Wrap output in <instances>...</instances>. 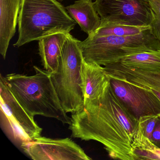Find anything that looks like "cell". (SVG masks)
I'll return each instance as SVG.
<instances>
[{
	"label": "cell",
	"instance_id": "1",
	"mask_svg": "<svg viewBox=\"0 0 160 160\" xmlns=\"http://www.w3.org/2000/svg\"><path fill=\"white\" fill-rule=\"evenodd\" d=\"M69 129L75 138L102 144L112 159L135 160L128 133L98 99L85 102L72 114Z\"/></svg>",
	"mask_w": 160,
	"mask_h": 160
},
{
	"label": "cell",
	"instance_id": "2",
	"mask_svg": "<svg viewBox=\"0 0 160 160\" xmlns=\"http://www.w3.org/2000/svg\"><path fill=\"white\" fill-rule=\"evenodd\" d=\"M33 69L35 73L32 75L11 73L4 77L12 93L31 117L43 116L70 125L71 118L62 106L51 73L36 66Z\"/></svg>",
	"mask_w": 160,
	"mask_h": 160
},
{
	"label": "cell",
	"instance_id": "3",
	"mask_svg": "<svg viewBox=\"0 0 160 160\" xmlns=\"http://www.w3.org/2000/svg\"><path fill=\"white\" fill-rule=\"evenodd\" d=\"M77 23L58 0H21L17 47L55 33H70Z\"/></svg>",
	"mask_w": 160,
	"mask_h": 160
},
{
	"label": "cell",
	"instance_id": "4",
	"mask_svg": "<svg viewBox=\"0 0 160 160\" xmlns=\"http://www.w3.org/2000/svg\"><path fill=\"white\" fill-rule=\"evenodd\" d=\"M80 45L85 61L104 66L132 54L160 50L151 28L131 36L89 35Z\"/></svg>",
	"mask_w": 160,
	"mask_h": 160
},
{
	"label": "cell",
	"instance_id": "5",
	"mask_svg": "<svg viewBox=\"0 0 160 160\" xmlns=\"http://www.w3.org/2000/svg\"><path fill=\"white\" fill-rule=\"evenodd\" d=\"M80 42L69 33L62 48L58 68L51 74L54 88L67 113H75L84 105L81 75L84 59Z\"/></svg>",
	"mask_w": 160,
	"mask_h": 160
},
{
	"label": "cell",
	"instance_id": "6",
	"mask_svg": "<svg viewBox=\"0 0 160 160\" xmlns=\"http://www.w3.org/2000/svg\"><path fill=\"white\" fill-rule=\"evenodd\" d=\"M1 123L11 140L19 145L42 136V129L18 102L5 77L0 76Z\"/></svg>",
	"mask_w": 160,
	"mask_h": 160
},
{
	"label": "cell",
	"instance_id": "7",
	"mask_svg": "<svg viewBox=\"0 0 160 160\" xmlns=\"http://www.w3.org/2000/svg\"><path fill=\"white\" fill-rule=\"evenodd\" d=\"M94 4L101 18L100 27H149L153 20L149 0H95Z\"/></svg>",
	"mask_w": 160,
	"mask_h": 160
},
{
	"label": "cell",
	"instance_id": "8",
	"mask_svg": "<svg viewBox=\"0 0 160 160\" xmlns=\"http://www.w3.org/2000/svg\"><path fill=\"white\" fill-rule=\"evenodd\" d=\"M109 77L113 93L135 118L138 120L144 116L160 115V100L151 91L125 80Z\"/></svg>",
	"mask_w": 160,
	"mask_h": 160
},
{
	"label": "cell",
	"instance_id": "9",
	"mask_svg": "<svg viewBox=\"0 0 160 160\" xmlns=\"http://www.w3.org/2000/svg\"><path fill=\"white\" fill-rule=\"evenodd\" d=\"M21 148L34 160H90L84 150L70 138H51L41 136L23 143Z\"/></svg>",
	"mask_w": 160,
	"mask_h": 160
},
{
	"label": "cell",
	"instance_id": "10",
	"mask_svg": "<svg viewBox=\"0 0 160 160\" xmlns=\"http://www.w3.org/2000/svg\"><path fill=\"white\" fill-rule=\"evenodd\" d=\"M104 67L110 76L149 90L160 100V72L131 69L117 62L107 64Z\"/></svg>",
	"mask_w": 160,
	"mask_h": 160
},
{
	"label": "cell",
	"instance_id": "11",
	"mask_svg": "<svg viewBox=\"0 0 160 160\" xmlns=\"http://www.w3.org/2000/svg\"><path fill=\"white\" fill-rule=\"evenodd\" d=\"M21 0H0V54L5 59L15 34Z\"/></svg>",
	"mask_w": 160,
	"mask_h": 160
},
{
	"label": "cell",
	"instance_id": "12",
	"mask_svg": "<svg viewBox=\"0 0 160 160\" xmlns=\"http://www.w3.org/2000/svg\"><path fill=\"white\" fill-rule=\"evenodd\" d=\"M81 75L84 102L99 99L109 82V77L104 67L84 60Z\"/></svg>",
	"mask_w": 160,
	"mask_h": 160
},
{
	"label": "cell",
	"instance_id": "13",
	"mask_svg": "<svg viewBox=\"0 0 160 160\" xmlns=\"http://www.w3.org/2000/svg\"><path fill=\"white\" fill-rule=\"evenodd\" d=\"M69 14L88 36L100 27L101 19L92 0H77L66 7Z\"/></svg>",
	"mask_w": 160,
	"mask_h": 160
},
{
	"label": "cell",
	"instance_id": "14",
	"mask_svg": "<svg viewBox=\"0 0 160 160\" xmlns=\"http://www.w3.org/2000/svg\"><path fill=\"white\" fill-rule=\"evenodd\" d=\"M69 33H55L38 41L39 55L44 70L51 73L57 72L62 45Z\"/></svg>",
	"mask_w": 160,
	"mask_h": 160
},
{
	"label": "cell",
	"instance_id": "15",
	"mask_svg": "<svg viewBox=\"0 0 160 160\" xmlns=\"http://www.w3.org/2000/svg\"><path fill=\"white\" fill-rule=\"evenodd\" d=\"M99 100L124 127L131 140L135 132L138 120L133 117L117 99L108 83Z\"/></svg>",
	"mask_w": 160,
	"mask_h": 160
},
{
	"label": "cell",
	"instance_id": "16",
	"mask_svg": "<svg viewBox=\"0 0 160 160\" xmlns=\"http://www.w3.org/2000/svg\"><path fill=\"white\" fill-rule=\"evenodd\" d=\"M117 62L131 69L160 72V50L132 54Z\"/></svg>",
	"mask_w": 160,
	"mask_h": 160
},
{
	"label": "cell",
	"instance_id": "17",
	"mask_svg": "<svg viewBox=\"0 0 160 160\" xmlns=\"http://www.w3.org/2000/svg\"><path fill=\"white\" fill-rule=\"evenodd\" d=\"M151 28L149 27L114 26L100 27L91 35L95 36H127L139 34L142 32Z\"/></svg>",
	"mask_w": 160,
	"mask_h": 160
},
{
	"label": "cell",
	"instance_id": "18",
	"mask_svg": "<svg viewBox=\"0 0 160 160\" xmlns=\"http://www.w3.org/2000/svg\"><path fill=\"white\" fill-rule=\"evenodd\" d=\"M149 1L153 12V18L151 24V28L160 43V0Z\"/></svg>",
	"mask_w": 160,
	"mask_h": 160
},
{
	"label": "cell",
	"instance_id": "19",
	"mask_svg": "<svg viewBox=\"0 0 160 160\" xmlns=\"http://www.w3.org/2000/svg\"><path fill=\"white\" fill-rule=\"evenodd\" d=\"M151 140L156 147L160 148V117L157 119L152 131Z\"/></svg>",
	"mask_w": 160,
	"mask_h": 160
},
{
	"label": "cell",
	"instance_id": "20",
	"mask_svg": "<svg viewBox=\"0 0 160 160\" xmlns=\"http://www.w3.org/2000/svg\"><path fill=\"white\" fill-rule=\"evenodd\" d=\"M156 153H157V155L158 156V158H159V160H160V148H158V149H157Z\"/></svg>",
	"mask_w": 160,
	"mask_h": 160
},
{
	"label": "cell",
	"instance_id": "21",
	"mask_svg": "<svg viewBox=\"0 0 160 160\" xmlns=\"http://www.w3.org/2000/svg\"><path fill=\"white\" fill-rule=\"evenodd\" d=\"M58 1L59 2H62L63 1H64V0H58Z\"/></svg>",
	"mask_w": 160,
	"mask_h": 160
}]
</instances>
